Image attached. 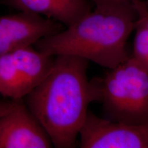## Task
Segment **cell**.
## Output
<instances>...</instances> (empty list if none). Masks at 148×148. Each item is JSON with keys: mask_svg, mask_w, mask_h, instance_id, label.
Returning a JSON list of instances; mask_svg holds the SVG:
<instances>
[{"mask_svg": "<svg viewBox=\"0 0 148 148\" xmlns=\"http://www.w3.org/2000/svg\"><path fill=\"white\" fill-rule=\"evenodd\" d=\"M88 62L75 56H55L48 75L23 99L53 147H75L88 106L100 100L95 78H88Z\"/></svg>", "mask_w": 148, "mask_h": 148, "instance_id": "obj_1", "label": "cell"}, {"mask_svg": "<svg viewBox=\"0 0 148 148\" xmlns=\"http://www.w3.org/2000/svg\"><path fill=\"white\" fill-rule=\"evenodd\" d=\"M133 3L96 5L70 26L35 44L48 55H71L110 69L130 57L127 42L134 30Z\"/></svg>", "mask_w": 148, "mask_h": 148, "instance_id": "obj_2", "label": "cell"}, {"mask_svg": "<svg viewBox=\"0 0 148 148\" xmlns=\"http://www.w3.org/2000/svg\"><path fill=\"white\" fill-rule=\"evenodd\" d=\"M95 79L103 118L130 124L148 123V71L132 55Z\"/></svg>", "mask_w": 148, "mask_h": 148, "instance_id": "obj_3", "label": "cell"}, {"mask_svg": "<svg viewBox=\"0 0 148 148\" xmlns=\"http://www.w3.org/2000/svg\"><path fill=\"white\" fill-rule=\"evenodd\" d=\"M79 138L82 148H148V123L111 121L88 110Z\"/></svg>", "mask_w": 148, "mask_h": 148, "instance_id": "obj_4", "label": "cell"}, {"mask_svg": "<svg viewBox=\"0 0 148 148\" xmlns=\"http://www.w3.org/2000/svg\"><path fill=\"white\" fill-rule=\"evenodd\" d=\"M64 28L62 24L32 12L0 16V56L19 48L34 45L38 40Z\"/></svg>", "mask_w": 148, "mask_h": 148, "instance_id": "obj_5", "label": "cell"}, {"mask_svg": "<svg viewBox=\"0 0 148 148\" xmlns=\"http://www.w3.org/2000/svg\"><path fill=\"white\" fill-rule=\"evenodd\" d=\"M49 135L23 99L14 100L13 106L0 116V148H50Z\"/></svg>", "mask_w": 148, "mask_h": 148, "instance_id": "obj_6", "label": "cell"}, {"mask_svg": "<svg viewBox=\"0 0 148 148\" xmlns=\"http://www.w3.org/2000/svg\"><path fill=\"white\" fill-rule=\"evenodd\" d=\"M16 10L32 12L68 27L90 11L88 0H10Z\"/></svg>", "mask_w": 148, "mask_h": 148, "instance_id": "obj_7", "label": "cell"}, {"mask_svg": "<svg viewBox=\"0 0 148 148\" xmlns=\"http://www.w3.org/2000/svg\"><path fill=\"white\" fill-rule=\"evenodd\" d=\"M0 95L10 100L26 96L12 52L0 56Z\"/></svg>", "mask_w": 148, "mask_h": 148, "instance_id": "obj_8", "label": "cell"}, {"mask_svg": "<svg viewBox=\"0 0 148 148\" xmlns=\"http://www.w3.org/2000/svg\"><path fill=\"white\" fill-rule=\"evenodd\" d=\"M136 12L133 52L131 55L148 71V6L145 0H133Z\"/></svg>", "mask_w": 148, "mask_h": 148, "instance_id": "obj_9", "label": "cell"}, {"mask_svg": "<svg viewBox=\"0 0 148 148\" xmlns=\"http://www.w3.org/2000/svg\"><path fill=\"white\" fill-rule=\"evenodd\" d=\"M94 3L95 5L100 4H117V3H131L133 0H88Z\"/></svg>", "mask_w": 148, "mask_h": 148, "instance_id": "obj_10", "label": "cell"}, {"mask_svg": "<svg viewBox=\"0 0 148 148\" xmlns=\"http://www.w3.org/2000/svg\"><path fill=\"white\" fill-rule=\"evenodd\" d=\"M14 100L5 101L0 99V116L7 112L13 106Z\"/></svg>", "mask_w": 148, "mask_h": 148, "instance_id": "obj_11", "label": "cell"}, {"mask_svg": "<svg viewBox=\"0 0 148 148\" xmlns=\"http://www.w3.org/2000/svg\"><path fill=\"white\" fill-rule=\"evenodd\" d=\"M145 2H146V3H147V6H148V0H145Z\"/></svg>", "mask_w": 148, "mask_h": 148, "instance_id": "obj_12", "label": "cell"}]
</instances>
